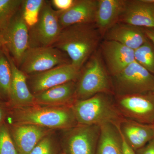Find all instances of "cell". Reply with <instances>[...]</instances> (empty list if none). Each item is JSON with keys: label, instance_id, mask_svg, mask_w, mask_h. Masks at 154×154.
<instances>
[{"label": "cell", "instance_id": "obj_6", "mask_svg": "<svg viewBox=\"0 0 154 154\" xmlns=\"http://www.w3.org/2000/svg\"><path fill=\"white\" fill-rule=\"evenodd\" d=\"M71 63L67 55L53 46L29 48L19 68L26 75L39 73L66 64Z\"/></svg>", "mask_w": 154, "mask_h": 154}, {"label": "cell", "instance_id": "obj_9", "mask_svg": "<svg viewBox=\"0 0 154 154\" xmlns=\"http://www.w3.org/2000/svg\"><path fill=\"white\" fill-rule=\"evenodd\" d=\"M115 102L124 118L143 124H154V93L115 96Z\"/></svg>", "mask_w": 154, "mask_h": 154}, {"label": "cell", "instance_id": "obj_4", "mask_svg": "<svg viewBox=\"0 0 154 154\" xmlns=\"http://www.w3.org/2000/svg\"><path fill=\"white\" fill-rule=\"evenodd\" d=\"M86 63L76 81V100L88 99L100 93L114 94L111 76L101 54L95 51Z\"/></svg>", "mask_w": 154, "mask_h": 154}, {"label": "cell", "instance_id": "obj_26", "mask_svg": "<svg viewBox=\"0 0 154 154\" xmlns=\"http://www.w3.org/2000/svg\"><path fill=\"white\" fill-rule=\"evenodd\" d=\"M60 149L51 134L43 138L29 154H59Z\"/></svg>", "mask_w": 154, "mask_h": 154}, {"label": "cell", "instance_id": "obj_18", "mask_svg": "<svg viewBox=\"0 0 154 154\" xmlns=\"http://www.w3.org/2000/svg\"><path fill=\"white\" fill-rule=\"evenodd\" d=\"M103 36L104 40L116 42L134 50L148 40L143 28L121 22L113 25Z\"/></svg>", "mask_w": 154, "mask_h": 154}, {"label": "cell", "instance_id": "obj_28", "mask_svg": "<svg viewBox=\"0 0 154 154\" xmlns=\"http://www.w3.org/2000/svg\"><path fill=\"white\" fill-rule=\"evenodd\" d=\"M76 0H52L51 5L57 9L58 11L64 12L68 10L74 5Z\"/></svg>", "mask_w": 154, "mask_h": 154}, {"label": "cell", "instance_id": "obj_16", "mask_svg": "<svg viewBox=\"0 0 154 154\" xmlns=\"http://www.w3.org/2000/svg\"><path fill=\"white\" fill-rule=\"evenodd\" d=\"M98 0H76L68 10L59 12L62 29L71 25L95 23Z\"/></svg>", "mask_w": 154, "mask_h": 154}, {"label": "cell", "instance_id": "obj_7", "mask_svg": "<svg viewBox=\"0 0 154 154\" xmlns=\"http://www.w3.org/2000/svg\"><path fill=\"white\" fill-rule=\"evenodd\" d=\"M29 28L21 13V9L8 26L0 31L2 48L9 54L18 67L30 48Z\"/></svg>", "mask_w": 154, "mask_h": 154}, {"label": "cell", "instance_id": "obj_2", "mask_svg": "<svg viewBox=\"0 0 154 154\" xmlns=\"http://www.w3.org/2000/svg\"><path fill=\"white\" fill-rule=\"evenodd\" d=\"M8 114L11 123L33 125L54 130H66L78 124L72 106H42L36 105L11 107Z\"/></svg>", "mask_w": 154, "mask_h": 154}, {"label": "cell", "instance_id": "obj_32", "mask_svg": "<svg viewBox=\"0 0 154 154\" xmlns=\"http://www.w3.org/2000/svg\"><path fill=\"white\" fill-rule=\"evenodd\" d=\"M148 39L154 45V28H143Z\"/></svg>", "mask_w": 154, "mask_h": 154}, {"label": "cell", "instance_id": "obj_10", "mask_svg": "<svg viewBox=\"0 0 154 154\" xmlns=\"http://www.w3.org/2000/svg\"><path fill=\"white\" fill-rule=\"evenodd\" d=\"M100 126L79 125L66 130L61 143L65 154H95Z\"/></svg>", "mask_w": 154, "mask_h": 154}, {"label": "cell", "instance_id": "obj_8", "mask_svg": "<svg viewBox=\"0 0 154 154\" xmlns=\"http://www.w3.org/2000/svg\"><path fill=\"white\" fill-rule=\"evenodd\" d=\"M59 15V12L54 9L50 2L45 1L37 24L29 29L30 48L54 45L62 30Z\"/></svg>", "mask_w": 154, "mask_h": 154}, {"label": "cell", "instance_id": "obj_12", "mask_svg": "<svg viewBox=\"0 0 154 154\" xmlns=\"http://www.w3.org/2000/svg\"><path fill=\"white\" fill-rule=\"evenodd\" d=\"M8 125L19 154H29L43 138L54 131L31 124L11 123Z\"/></svg>", "mask_w": 154, "mask_h": 154}, {"label": "cell", "instance_id": "obj_34", "mask_svg": "<svg viewBox=\"0 0 154 154\" xmlns=\"http://www.w3.org/2000/svg\"><path fill=\"white\" fill-rule=\"evenodd\" d=\"M59 154H65L62 151H61L60 152V153Z\"/></svg>", "mask_w": 154, "mask_h": 154}, {"label": "cell", "instance_id": "obj_23", "mask_svg": "<svg viewBox=\"0 0 154 154\" xmlns=\"http://www.w3.org/2000/svg\"><path fill=\"white\" fill-rule=\"evenodd\" d=\"M45 1L24 0L21 8V13L24 21L29 29L37 24L39 14Z\"/></svg>", "mask_w": 154, "mask_h": 154}, {"label": "cell", "instance_id": "obj_27", "mask_svg": "<svg viewBox=\"0 0 154 154\" xmlns=\"http://www.w3.org/2000/svg\"><path fill=\"white\" fill-rule=\"evenodd\" d=\"M0 154H19L5 122L0 127Z\"/></svg>", "mask_w": 154, "mask_h": 154}, {"label": "cell", "instance_id": "obj_1", "mask_svg": "<svg viewBox=\"0 0 154 154\" xmlns=\"http://www.w3.org/2000/svg\"><path fill=\"white\" fill-rule=\"evenodd\" d=\"M101 37L95 23L71 25L62 30L52 46L65 53L72 64L82 69L96 51Z\"/></svg>", "mask_w": 154, "mask_h": 154}, {"label": "cell", "instance_id": "obj_17", "mask_svg": "<svg viewBox=\"0 0 154 154\" xmlns=\"http://www.w3.org/2000/svg\"><path fill=\"white\" fill-rule=\"evenodd\" d=\"M76 82L71 81L34 95L36 105L42 106H72L76 101Z\"/></svg>", "mask_w": 154, "mask_h": 154}, {"label": "cell", "instance_id": "obj_19", "mask_svg": "<svg viewBox=\"0 0 154 154\" xmlns=\"http://www.w3.org/2000/svg\"><path fill=\"white\" fill-rule=\"evenodd\" d=\"M119 128L125 140L134 151L154 138V125L143 124L123 118Z\"/></svg>", "mask_w": 154, "mask_h": 154}, {"label": "cell", "instance_id": "obj_21", "mask_svg": "<svg viewBox=\"0 0 154 154\" xmlns=\"http://www.w3.org/2000/svg\"><path fill=\"white\" fill-rule=\"evenodd\" d=\"M95 154H123L122 138L119 125L106 124L100 126Z\"/></svg>", "mask_w": 154, "mask_h": 154}, {"label": "cell", "instance_id": "obj_11", "mask_svg": "<svg viewBox=\"0 0 154 154\" xmlns=\"http://www.w3.org/2000/svg\"><path fill=\"white\" fill-rule=\"evenodd\" d=\"M81 70L70 63L56 67L46 71L30 75L32 94L34 95L68 82H76Z\"/></svg>", "mask_w": 154, "mask_h": 154}, {"label": "cell", "instance_id": "obj_15", "mask_svg": "<svg viewBox=\"0 0 154 154\" xmlns=\"http://www.w3.org/2000/svg\"><path fill=\"white\" fill-rule=\"evenodd\" d=\"M119 22L154 28V0H126Z\"/></svg>", "mask_w": 154, "mask_h": 154}, {"label": "cell", "instance_id": "obj_14", "mask_svg": "<svg viewBox=\"0 0 154 154\" xmlns=\"http://www.w3.org/2000/svg\"><path fill=\"white\" fill-rule=\"evenodd\" d=\"M2 48L8 59L12 70L10 100L7 104L11 107L36 105L35 96L27 84V75L18 67L8 51Z\"/></svg>", "mask_w": 154, "mask_h": 154}, {"label": "cell", "instance_id": "obj_35", "mask_svg": "<svg viewBox=\"0 0 154 154\" xmlns=\"http://www.w3.org/2000/svg\"><path fill=\"white\" fill-rule=\"evenodd\" d=\"M153 125H154V124H153Z\"/></svg>", "mask_w": 154, "mask_h": 154}, {"label": "cell", "instance_id": "obj_31", "mask_svg": "<svg viewBox=\"0 0 154 154\" xmlns=\"http://www.w3.org/2000/svg\"><path fill=\"white\" fill-rule=\"evenodd\" d=\"M120 134H121L122 138L123 154H135L134 151L128 144L126 142L124 138L122 135L121 133H120Z\"/></svg>", "mask_w": 154, "mask_h": 154}, {"label": "cell", "instance_id": "obj_20", "mask_svg": "<svg viewBox=\"0 0 154 154\" xmlns=\"http://www.w3.org/2000/svg\"><path fill=\"white\" fill-rule=\"evenodd\" d=\"M126 0H98L95 24L102 37L119 22Z\"/></svg>", "mask_w": 154, "mask_h": 154}, {"label": "cell", "instance_id": "obj_3", "mask_svg": "<svg viewBox=\"0 0 154 154\" xmlns=\"http://www.w3.org/2000/svg\"><path fill=\"white\" fill-rule=\"evenodd\" d=\"M72 107L79 125H119L124 118L116 107L112 94L100 93L88 99L76 100Z\"/></svg>", "mask_w": 154, "mask_h": 154}, {"label": "cell", "instance_id": "obj_25", "mask_svg": "<svg viewBox=\"0 0 154 154\" xmlns=\"http://www.w3.org/2000/svg\"><path fill=\"white\" fill-rule=\"evenodd\" d=\"M23 0H0V31L9 25L21 9Z\"/></svg>", "mask_w": 154, "mask_h": 154}, {"label": "cell", "instance_id": "obj_33", "mask_svg": "<svg viewBox=\"0 0 154 154\" xmlns=\"http://www.w3.org/2000/svg\"><path fill=\"white\" fill-rule=\"evenodd\" d=\"M2 47V42H1V39H0V49Z\"/></svg>", "mask_w": 154, "mask_h": 154}, {"label": "cell", "instance_id": "obj_29", "mask_svg": "<svg viewBox=\"0 0 154 154\" xmlns=\"http://www.w3.org/2000/svg\"><path fill=\"white\" fill-rule=\"evenodd\" d=\"M135 154H154V138L141 148L135 151Z\"/></svg>", "mask_w": 154, "mask_h": 154}, {"label": "cell", "instance_id": "obj_13", "mask_svg": "<svg viewBox=\"0 0 154 154\" xmlns=\"http://www.w3.org/2000/svg\"><path fill=\"white\" fill-rule=\"evenodd\" d=\"M101 48V55L110 76L117 74L135 61L134 50L116 42L104 40Z\"/></svg>", "mask_w": 154, "mask_h": 154}, {"label": "cell", "instance_id": "obj_24", "mask_svg": "<svg viewBox=\"0 0 154 154\" xmlns=\"http://www.w3.org/2000/svg\"><path fill=\"white\" fill-rule=\"evenodd\" d=\"M135 60L147 70L154 75V45L148 40L134 50Z\"/></svg>", "mask_w": 154, "mask_h": 154}, {"label": "cell", "instance_id": "obj_22", "mask_svg": "<svg viewBox=\"0 0 154 154\" xmlns=\"http://www.w3.org/2000/svg\"><path fill=\"white\" fill-rule=\"evenodd\" d=\"M11 81V65L2 47L0 49V101L8 103Z\"/></svg>", "mask_w": 154, "mask_h": 154}, {"label": "cell", "instance_id": "obj_30", "mask_svg": "<svg viewBox=\"0 0 154 154\" xmlns=\"http://www.w3.org/2000/svg\"><path fill=\"white\" fill-rule=\"evenodd\" d=\"M8 104L0 101V127L5 123L6 116L8 114L9 109L7 107Z\"/></svg>", "mask_w": 154, "mask_h": 154}, {"label": "cell", "instance_id": "obj_5", "mask_svg": "<svg viewBox=\"0 0 154 154\" xmlns=\"http://www.w3.org/2000/svg\"><path fill=\"white\" fill-rule=\"evenodd\" d=\"M111 79L115 96L154 93V75L136 61Z\"/></svg>", "mask_w": 154, "mask_h": 154}]
</instances>
